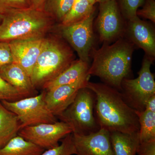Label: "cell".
Masks as SVG:
<instances>
[{"label": "cell", "mask_w": 155, "mask_h": 155, "mask_svg": "<svg viewBox=\"0 0 155 155\" xmlns=\"http://www.w3.org/2000/svg\"><path fill=\"white\" fill-rule=\"evenodd\" d=\"M86 87L95 95L94 116L100 128L110 132H139L140 124L136 111L126 102L122 93L104 83L89 81Z\"/></svg>", "instance_id": "cell-1"}, {"label": "cell", "mask_w": 155, "mask_h": 155, "mask_svg": "<svg viewBox=\"0 0 155 155\" xmlns=\"http://www.w3.org/2000/svg\"><path fill=\"white\" fill-rule=\"evenodd\" d=\"M134 49L124 37L112 44H104L98 49L94 48L88 75L97 76L107 85L122 91V81L130 72Z\"/></svg>", "instance_id": "cell-2"}, {"label": "cell", "mask_w": 155, "mask_h": 155, "mask_svg": "<svg viewBox=\"0 0 155 155\" xmlns=\"http://www.w3.org/2000/svg\"><path fill=\"white\" fill-rule=\"evenodd\" d=\"M0 22V41L41 38L55 21L42 10L32 8L5 11Z\"/></svg>", "instance_id": "cell-3"}, {"label": "cell", "mask_w": 155, "mask_h": 155, "mask_svg": "<svg viewBox=\"0 0 155 155\" xmlns=\"http://www.w3.org/2000/svg\"><path fill=\"white\" fill-rule=\"evenodd\" d=\"M73 49L60 35L45 38L31 76L35 88L43 87L60 75L75 61Z\"/></svg>", "instance_id": "cell-4"}, {"label": "cell", "mask_w": 155, "mask_h": 155, "mask_svg": "<svg viewBox=\"0 0 155 155\" xmlns=\"http://www.w3.org/2000/svg\"><path fill=\"white\" fill-rule=\"evenodd\" d=\"M95 95L87 87L81 88L72 104L58 117L72 127V133L87 134L100 127L94 116Z\"/></svg>", "instance_id": "cell-5"}, {"label": "cell", "mask_w": 155, "mask_h": 155, "mask_svg": "<svg viewBox=\"0 0 155 155\" xmlns=\"http://www.w3.org/2000/svg\"><path fill=\"white\" fill-rule=\"evenodd\" d=\"M154 61L145 55L138 77L134 79L125 78L122 81V97L136 111H144L147 101L155 95L154 76L150 70Z\"/></svg>", "instance_id": "cell-6"}, {"label": "cell", "mask_w": 155, "mask_h": 155, "mask_svg": "<svg viewBox=\"0 0 155 155\" xmlns=\"http://www.w3.org/2000/svg\"><path fill=\"white\" fill-rule=\"evenodd\" d=\"M45 91L34 96L14 101H0L3 105L15 114L21 123V129L26 126L57 122V117L48 109L45 101Z\"/></svg>", "instance_id": "cell-7"}, {"label": "cell", "mask_w": 155, "mask_h": 155, "mask_svg": "<svg viewBox=\"0 0 155 155\" xmlns=\"http://www.w3.org/2000/svg\"><path fill=\"white\" fill-rule=\"evenodd\" d=\"M95 12L86 19L74 24L58 25L61 36L77 53L80 60L90 63L91 54L94 48V21Z\"/></svg>", "instance_id": "cell-8"}, {"label": "cell", "mask_w": 155, "mask_h": 155, "mask_svg": "<svg viewBox=\"0 0 155 155\" xmlns=\"http://www.w3.org/2000/svg\"><path fill=\"white\" fill-rule=\"evenodd\" d=\"M126 21L121 14L116 0L100 3L95 22L100 41L110 44L124 38Z\"/></svg>", "instance_id": "cell-9"}, {"label": "cell", "mask_w": 155, "mask_h": 155, "mask_svg": "<svg viewBox=\"0 0 155 155\" xmlns=\"http://www.w3.org/2000/svg\"><path fill=\"white\" fill-rule=\"evenodd\" d=\"M72 132L69 124L61 121L26 126L19 130L18 135L46 150L58 146L60 140Z\"/></svg>", "instance_id": "cell-10"}, {"label": "cell", "mask_w": 155, "mask_h": 155, "mask_svg": "<svg viewBox=\"0 0 155 155\" xmlns=\"http://www.w3.org/2000/svg\"><path fill=\"white\" fill-rule=\"evenodd\" d=\"M77 155H115L111 143L110 133L100 128L88 134L72 133Z\"/></svg>", "instance_id": "cell-11"}, {"label": "cell", "mask_w": 155, "mask_h": 155, "mask_svg": "<svg viewBox=\"0 0 155 155\" xmlns=\"http://www.w3.org/2000/svg\"><path fill=\"white\" fill-rule=\"evenodd\" d=\"M125 38L145 52V55L155 60V31L150 22L137 16L126 21Z\"/></svg>", "instance_id": "cell-12"}, {"label": "cell", "mask_w": 155, "mask_h": 155, "mask_svg": "<svg viewBox=\"0 0 155 155\" xmlns=\"http://www.w3.org/2000/svg\"><path fill=\"white\" fill-rule=\"evenodd\" d=\"M45 38L8 42L13 63L20 66L30 78L41 51Z\"/></svg>", "instance_id": "cell-13"}, {"label": "cell", "mask_w": 155, "mask_h": 155, "mask_svg": "<svg viewBox=\"0 0 155 155\" xmlns=\"http://www.w3.org/2000/svg\"><path fill=\"white\" fill-rule=\"evenodd\" d=\"M89 79L78 83L61 85L46 91L45 101L50 112L59 117L75 100L78 91L85 87Z\"/></svg>", "instance_id": "cell-14"}, {"label": "cell", "mask_w": 155, "mask_h": 155, "mask_svg": "<svg viewBox=\"0 0 155 155\" xmlns=\"http://www.w3.org/2000/svg\"><path fill=\"white\" fill-rule=\"evenodd\" d=\"M0 76L14 87L23 98L33 96L35 88L31 78L20 66L15 63L0 69Z\"/></svg>", "instance_id": "cell-15"}, {"label": "cell", "mask_w": 155, "mask_h": 155, "mask_svg": "<svg viewBox=\"0 0 155 155\" xmlns=\"http://www.w3.org/2000/svg\"><path fill=\"white\" fill-rule=\"evenodd\" d=\"M89 63L80 59L75 60L69 67L55 78L45 84L43 88L46 91L61 85L73 84L89 79L88 74Z\"/></svg>", "instance_id": "cell-16"}, {"label": "cell", "mask_w": 155, "mask_h": 155, "mask_svg": "<svg viewBox=\"0 0 155 155\" xmlns=\"http://www.w3.org/2000/svg\"><path fill=\"white\" fill-rule=\"evenodd\" d=\"M21 123L18 117L0 101V149L18 135Z\"/></svg>", "instance_id": "cell-17"}, {"label": "cell", "mask_w": 155, "mask_h": 155, "mask_svg": "<svg viewBox=\"0 0 155 155\" xmlns=\"http://www.w3.org/2000/svg\"><path fill=\"white\" fill-rule=\"evenodd\" d=\"M111 143L115 155H136L140 143L139 132H111Z\"/></svg>", "instance_id": "cell-18"}, {"label": "cell", "mask_w": 155, "mask_h": 155, "mask_svg": "<svg viewBox=\"0 0 155 155\" xmlns=\"http://www.w3.org/2000/svg\"><path fill=\"white\" fill-rule=\"evenodd\" d=\"M45 150L17 135L0 149V155H41Z\"/></svg>", "instance_id": "cell-19"}, {"label": "cell", "mask_w": 155, "mask_h": 155, "mask_svg": "<svg viewBox=\"0 0 155 155\" xmlns=\"http://www.w3.org/2000/svg\"><path fill=\"white\" fill-rule=\"evenodd\" d=\"M96 11L95 5L87 0H75L72 8L66 15L60 26H67L80 22Z\"/></svg>", "instance_id": "cell-20"}, {"label": "cell", "mask_w": 155, "mask_h": 155, "mask_svg": "<svg viewBox=\"0 0 155 155\" xmlns=\"http://www.w3.org/2000/svg\"><path fill=\"white\" fill-rule=\"evenodd\" d=\"M135 111L140 124V142L155 140V112Z\"/></svg>", "instance_id": "cell-21"}, {"label": "cell", "mask_w": 155, "mask_h": 155, "mask_svg": "<svg viewBox=\"0 0 155 155\" xmlns=\"http://www.w3.org/2000/svg\"><path fill=\"white\" fill-rule=\"evenodd\" d=\"M75 0H46L43 11L60 24L72 8Z\"/></svg>", "instance_id": "cell-22"}, {"label": "cell", "mask_w": 155, "mask_h": 155, "mask_svg": "<svg viewBox=\"0 0 155 155\" xmlns=\"http://www.w3.org/2000/svg\"><path fill=\"white\" fill-rule=\"evenodd\" d=\"M61 143L53 148L45 150L41 155H76V152L72 139V133L61 140Z\"/></svg>", "instance_id": "cell-23"}, {"label": "cell", "mask_w": 155, "mask_h": 155, "mask_svg": "<svg viewBox=\"0 0 155 155\" xmlns=\"http://www.w3.org/2000/svg\"><path fill=\"white\" fill-rule=\"evenodd\" d=\"M122 16L127 21L136 17L137 11L144 0H116Z\"/></svg>", "instance_id": "cell-24"}, {"label": "cell", "mask_w": 155, "mask_h": 155, "mask_svg": "<svg viewBox=\"0 0 155 155\" xmlns=\"http://www.w3.org/2000/svg\"><path fill=\"white\" fill-rule=\"evenodd\" d=\"M22 98L17 90L0 76V101H14Z\"/></svg>", "instance_id": "cell-25"}, {"label": "cell", "mask_w": 155, "mask_h": 155, "mask_svg": "<svg viewBox=\"0 0 155 155\" xmlns=\"http://www.w3.org/2000/svg\"><path fill=\"white\" fill-rule=\"evenodd\" d=\"M31 8L29 0H0V13Z\"/></svg>", "instance_id": "cell-26"}, {"label": "cell", "mask_w": 155, "mask_h": 155, "mask_svg": "<svg viewBox=\"0 0 155 155\" xmlns=\"http://www.w3.org/2000/svg\"><path fill=\"white\" fill-rule=\"evenodd\" d=\"M141 9H138L136 14L137 17L150 20L153 24L155 23V1L144 0Z\"/></svg>", "instance_id": "cell-27"}, {"label": "cell", "mask_w": 155, "mask_h": 155, "mask_svg": "<svg viewBox=\"0 0 155 155\" xmlns=\"http://www.w3.org/2000/svg\"><path fill=\"white\" fill-rule=\"evenodd\" d=\"M14 63L8 42L0 41V69Z\"/></svg>", "instance_id": "cell-28"}, {"label": "cell", "mask_w": 155, "mask_h": 155, "mask_svg": "<svg viewBox=\"0 0 155 155\" xmlns=\"http://www.w3.org/2000/svg\"><path fill=\"white\" fill-rule=\"evenodd\" d=\"M136 153L138 155H155V140L140 142Z\"/></svg>", "instance_id": "cell-29"}, {"label": "cell", "mask_w": 155, "mask_h": 155, "mask_svg": "<svg viewBox=\"0 0 155 155\" xmlns=\"http://www.w3.org/2000/svg\"><path fill=\"white\" fill-rule=\"evenodd\" d=\"M144 110L155 112V95L151 97L147 101Z\"/></svg>", "instance_id": "cell-30"}, {"label": "cell", "mask_w": 155, "mask_h": 155, "mask_svg": "<svg viewBox=\"0 0 155 155\" xmlns=\"http://www.w3.org/2000/svg\"><path fill=\"white\" fill-rule=\"evenodd\" d=\"M31 8L43 10L44 5L46 0H29Z\"/></svg>", "instance_id": "cell-31"}, {"label": "cell", "mask_w": 155, "mask_h": 155, "mask_svg": "<svg viewBox=\"0 0 155 155\" xmlns=\"http://www.w3.org/2000/svg\"><path fill=\"white\" fill-rule=\"evenodd\" d=\"M96 2L98 3L99 4L100 3H102L106 2H109V1H111V0H95Z\"/></svg>", "instance_id": "cell-32"}, {"label": "cell", "mask_w": 155, "mask_h": 155, "mask_svg": "<svg viewBox=\"0 0 155 155\" xmlns=\"http://www.w3.org/2000/svg\"><path fill=\"white\" fill-rule=\"evenodd\" d=\"M87 1H88V2H90L91 3V4H92L93 5H95L96 2L95 1V0H87Z\"/></svg>", "instance_id": "cell-33"}, {"label": "cell", "mask_w": 155, "mask_h": 155, "mask_svg": "<svg viewBox=\"0 0 155 155\" xmlns=\"http://www.w3.org/2000/svg\"><path fill=\"white\" fill-rule=\"evenodd\" d=\"M2 14L0 13V22H1V20H2Z\"/></svg>", "instance_id": "cell-34"}]
</instances>
